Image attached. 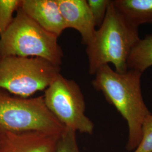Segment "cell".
<instances>
[{
    "instance_id": "6da1fadb",
    "label": "cell",
    "mask_w": 152,
    "mask_h": 152,
    "mask_svg": "<svg viewBox=\"0 0 152 152\" xmlns=\"http://www.w3.org/2000/svg\"><path fill=\"white\" fill-rule=\"evenodd\" d=\"M142 74L131 69L119 73L107 64L98 69L91 82L93 87L102 92L106 100L126 121L129 134L126 149L130 152L139 145L143 121L151 113L142 95Z\"/></svg>"
},
{
    "instance_id": "7a4b0ae2",
    "label": "cell",
    "mask_w": 152,
    "mask_h": 152,
    "mask_svg": "<svg viewBox=\"0 0 152 152\" xmlns=\"http://www.w3.org/2000/svg\"><path fill=\"white\" fill-rule=\"evenodd\" d=\"M140 39L138 27L129 22L110 1L103 24L86 45L89 74L95 75L109 63L114 65L117 72H126L129 58Z\"/></svg>"
},
{
    "instance_id": "3957f363",
    "label": "cell",
    "mask_w": 152,
    "mask_h": 152,
    "mask_svg": "<svg viewBox=\"0 0 152 152\" xmlns=\"http://www.w3.org/2000/svg\"><path fill=\"white\" fill-rule=\"evenodd\" d=\"M58 38L33 20L20 7L10 26L0 36V58L38 57L60 66L63 53Z\"/></svg>"
},
{
    "instance_id": "277c9868",
    "label": "cell",
    "mask_w": 152,
    "mask_h": 152,
    "mask_svg": "<svg viewBox=\"0 0 152 152\" xmlns=\"http://www.w3.org/2000/svg\"><path fill=\"white\" fill-rule=\"evenodd\" d=\"M65 129L47 108L44 96L21 98L0 89V134L42 131L60 135Z\"/></svg>"
},
{
    "instance_id": "5b68a950",
    "label": "cell",
    "mask_w": 152,
    "mask_h": 152,
    "mask_svg": "<svg viewBox=\"0 0 152 152\" xmlns=\"http://www.w3.org/2000/svg\"><path fill=\"white\" fill-rule=\"evenodd\" d=\"M60 66L38 57L0 58V89L28 98L45 90L60 74Z\"/></svg>"
},
{
    "instance_id": "8992f818",
    "label": "cell",
    "mask_w": 152,
    "mask_h": 152,
    "mask_svg": "<svg viewBox=\"0 0 152 152\" xmlns=\"http://www.w3.org/2000/svg\"><path fill=\"white\" fill-rule=\"evenodd\" d=\"M45 103L65 128L91 135L94 124L85 114L86 104L77 83L60 73L45 91Z\"/></svg>"
},
{
    "instance_id": "52a82bcc",
    "label": "cell",
    "mask_w": 152,
    "mask_h": 152,
    "mask_svg": "<svg viewBox=\"0 0 152 152\" xmlns=\"http://www.w3.org/2000/svg\"><path fill=\"white\" fill-rule=\"evenodd\" d=\"M60 135L42 131L1 134L0 152H55Z\"/></svg>"
},
{
    "instance_id": "ba28073f",
    "label": "cell",
    "mask_w": 152,
    "mask_h": 152,
    "mask_svg": "<svg viewBox=\"0 0 152 152\" xmlns=\"http://www.w3.org/2000/svg\"><path fill=\"white\" fill-rule=\"evenodd\" d=\"M58 2L66 28L80 33L82 44L86 46L96 30L87 1L58 0Z\"/></svg>"
},
{
    "instance_id": "9c48e42d",
    "label": "cell",
    "mask_w": 152,
    "mask_h": 152,
    "mask_svg": "<svg viewBox=\"0 0 152 152\" xmlns=\"http://www.w3.org/2000/svg\"><path fill=\"white\" fill-rule=\"evenodd\" d=\"M21 9L39 26L58 37L67 29L58 0H23Z\"/></svg>"
},
{
    "instance_id": "30bf717a",
    "label": "cell",
    "mask_w": 152,
    "mask_h": 152,
    "mask_svg": "<svg viewBox=\"0 0 152 152\" xmlns=\"http://www.w3.org/2000/svg\"><path fill=\"white\" fill-rule=\"evenodd\" d=\"M115 7L132 25L152 23V0H114Z\"/></svg>"
},
{
    "instance_id": "8fae6325",
    "label": "cell",
    "mask_w": 152,
    "mask_h": 152,
    "mask_svg": "<svg viewBox=\"0 0 152 152\" xmlns=\"http://www.w3.org/2000/svg\"><path fill=\"white\" fill-rule=\"evenodd\" d=\"M127 66L129 69L141 73L152 66V34L137 42L129 58Z\"/></svg>"
},
{
    "instance_id": "7c38bea8",
    "label": "cell",
    "mask_w": 152,
    "mask_h": 152,
    "mask_svg": "<svg viewBox=\"0 0 152 152\" xmlns=\"http://www.w3.org/2000/svg\"><path fill=\"white\" fill-rule=\"evenodd\" d=\"M23 0H0V36L13 22L14 13L21 7Z\"/></svg>"
},
{
    "instance_id": "4fadbf2b",
    "label": "cell",
    "mask_w": 152,
    "mask_h": 152,
    "mask_svg": "<svg viewBox=\"0 0 152 152\" xmlns=\"http://www.w3.org/2000/svg\"><path fill=\"white\" fill-rule=\"evenodd\" d=\"M133 152H152V113L147 115L141 127V140Z\"/></svg>"
},
{
    "instance_id": "5bb4252c",
    "label": "cell",
    "mask_w": 152,
    "mask_h": 152,
    "mask_svg": "<svg viewBox=\"0 0 152 152\" xmlns=\"http://www.w3.org/2000/svg\"><path fill=\"white\" fill-rule=\"evenodd\" d=\"M55 152H81L77 143L75 131L65 129L59 138Z\"/></svg>"
},
{
    "instance_id": "9a60e30c",
    "label": "cell",
    "mask_w": 152,
    "mask_h": 152,
    "mask_svg": "<svg viewBox=\"0 0 152 152\" xmlns=\"http://www.w3.org/2000/svg\"><path fill=\"white\" fill-rule=\"evenodd\" d=\"M110 2V0H87L96 27H100L103 24Z\"/></svg>"
}]
</instances>
